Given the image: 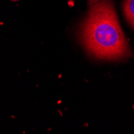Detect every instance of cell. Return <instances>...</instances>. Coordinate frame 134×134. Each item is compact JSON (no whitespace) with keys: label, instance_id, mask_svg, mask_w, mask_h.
Returning a JSON list of instances; mask_svg holds the SVG:
<instances>
[{"label":"cell","instance_id":"obj_1","mask_svg":"<svg viewBox=\"0 0 134 134\" xmlns=\"http://www.w3.org/2000/svg\"><path fill=\"white\" fill-rule=\"evenodd\" d=\"M80 32L85 49L97 59L115 61L132 55L112 0H100L90 7Z\"/></svg>","mask_w":134,"mask_h":134},{"label":"cell","instance_id":"obj_2","mask_svg":"<svg viewBox=\"0 0 134 134\" xmlns=\"http://www.w3.org/2000/svg\"><path fill=\"white\" fill-rule=\"evenodd\" d=\"M123 12L129 25L134 29V0H124Z\"/></svg>","mask_w":134,"mask_h":134},{"label":"cell","instance_id":"obj_3","mask_svg":"<svg viewBox=\"0 0 134 134\" xmlns=\"http://www.w3.org/2000/svg\"><path fill=\"white\" fill-rule=\"evenodd\" d=\"M100 0H88V4H89L90 7L92 6V5H94V4H96V3H97L98 2H100Z\"/></svg>","mask_w":134,"mask_h":134}]
</instances>
